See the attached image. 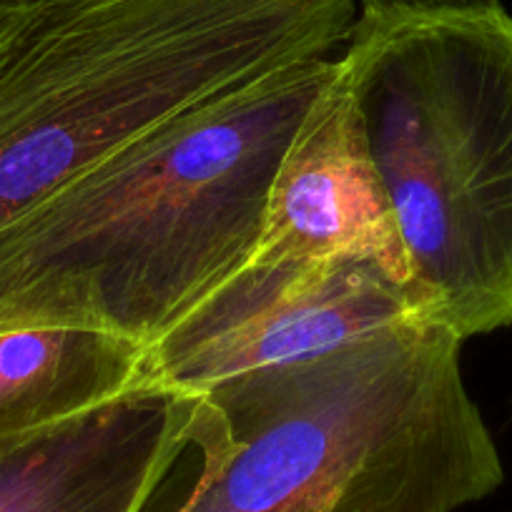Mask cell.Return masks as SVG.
<instances>
[{
	"label": "cell",
	"mask_w": 512,
	"mask_h": 512,
	"mask_svg": "<svg viewBox=\"0 0 512 512\" xmlns=\"http://www.w3.org/2000/svg\"><path fill=\"white\" fill-rule=\"evenodd\" d=\"M334 71L312 58L211 98L0 226V332L151 347L249 262L279 161Z\"/></svg>",
	"instance_id": "obj_1"
},
{
	"label": "cell",
	"mask_w": 512,
	"mask_h": 512,
	"mask_svg": "<svg viewBox=\"0 0 512 512\" xmlns=\"http://www.w3.org/2000/svg\"><path fill=\"white\" fill-rule=\"evenodd\" d=\"M184 512H457L505 482L462 339L392 324L194 397Z\"/></svg>",
	"instance_id": "obj_2"
},
{
	"label": "cell",
	"mask_w": 512,
	"mask_h": 512,
	"mask_svg": "<svg viewBox=\"0 0 512 512\" xmlns=\"http://www.w3.org/2000/svg\"><path fill=\"white\" fill-rule=\"evenodd\" d=\"M357 0H43L0 66V226L161 123L332 58Z\"/></svg>",
	"instance_id": "obj_3"
},
{
	"label": "cell",
	"mask_w": 512,
	"mask_h": 512,
	"mask_svg": "<svg viewBox=\"0 0 512 512\" xmlns=\"http://www.w3.org/2000/svg\"><path fill=\"white\" fill-rule=\"evenodd\" d=\"M420 322L512 327V16L359 18L339 58Z\"/></svg>",
	"instance_id": "obj_4"
},
{
	"label": "cell",
	"mask_w": 512,
	"mask_h": 512,
	"mask_svg": "<svg viewBox=\"0 0 512 512\" xmlns=\"http://www.w3.org/2000/svg\"><path fill=\"white\" fill-rule=\"evenodd\" d=\"M410 319L407 292L374 264L246 262L144 349L139 390L194 400Z\"/></svg>",
	"instance_id": "obj_5"
},
{
	"label": "cell",
	"mask_w": 512,
	"mask_h": 512,
	"mask_svg": "<svg viewBox=\"0 0 512 512\" xmlns=\"http://www.w3.org/2000/svg\"><path fill=\"white\" fill-rule=\"evenodd\" d=\"M299 259L367 262L405 292L410 284L395 214L369 159L339 58L279 161L249 256L256 264Z\"/></svg>",
	"instance_id": "obj_6"
},
{
	"label": "cell",
	"mask_w": 512,
	"mask_h": 512,
	"mask_svg": "<svg viewBox=\"0 0 512 512\" xmlns=\"http://www.w3.org/2000/svg\"><path fill=\"white\" fill-rule=\"evenodd\" d=\"M194 447V400L134 390L0 440V512H144Z\"/></svg>",
	"instance_id": "obj_7"
},
{
	"label": "cell",
	"mask_w": 512,
	"mask_h": 512,
	"mask_svg": "<svg viewBox=\"0 0 512 512\" xmlns=\"http://www.w3.org/2000/svg\"><path fill=\"white\" fill-rule=\"evenodd\" d=\"M144 349L81 329L0 332V440L61 425L139 390Z\"/></svg>",
	"instance_id": "obj_8"
},
{
	"label": "cell",
	"mask_w": 512,
	"mask_h": 512,
	"mask_svg": "<svg viewBox=\"0 0 512 512\" xmlns=\"http://www.w3.org/2000/svg\"><path fill=\"white\" fill-rule=\"evenodd\" d=\"M359 18L450 16L500 8V0H357Z\"/></svg>",
	"instance_id": "obj_9"
},
{
	"label": "cell",
	"mask_w": 512,
	"mask_h": 512,
	"mask_svg": "<svg viewBox=\"0 0 512 512\" xmlns=\"http://www.w3.org/2000/svg\"><path fill=\"white\" fill-rule=\"evenodd\" d=\"M43 0H0V66L41 11Z\"/></svg>",
	"instance_id": "obj_10"
},
{
	"label": "cell",
	"mask_w": 512,
	"mask_h": 512,
	"mask_svg": "<svg viewBox=\"0 0 512 512\" xmlns=\"http://www.w3.org/2000/svg\"><path fill=\"white\" fill-rule=\"evenodd\" d=\"M174 512H184V505H179V507H176V510Z\"/></svg>",
	"instance_id": "obj_11"
}]
</instances>
